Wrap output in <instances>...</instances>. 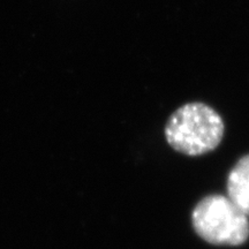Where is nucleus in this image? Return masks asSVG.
Wrapping results in <instances>:
<instances>
[{
    "mask_svg": "<svg viewBox=\"0 0 249 249\" xmlns=\"http://www.w3.org/2000/svg\"><path fill=\"white\" fill-rule=\"evenodd\" d=\"M225 124L218 112L202 102L183 104L171 114L165 138L174 150L187 156H201L222 142Z\"/></svg>",
    "mask_w": 249,
    "mask_h": 249,
    "instance_id": "obj_1",
    "label": "nucleus"
},
{
    "mask_svg": "<svg viewBox=\"0 0 249 249\" xmlns=\"http://www.w3.org/2000/svg\"><path fill=\"white\" fill-rule=\"evenodd\" d=\"M195 232L211 245L240 246L249 238L248 216L227 196L202 198L192 213Z\"/></svg>",
    "mask_w": 249,
    "mask_h": 249,
    "instance_id": "obj_2",
    "label": "nucleus"
},
{
    "mask_svg": "<svg viewBox=\"0 0 249 249\" xmlns=\"http://www.w3.org/2000/svg\"><path fill=\"white\" fill-rule=\"evenodd\" d=\"M227 197L249 216V155L240 158L227 177Z\"/></svg>",
    "mask_w": 249,
    "mask_h": 249,
    "instance_id": "obj_3",
    "label": "nucleus"
}]
</instances>
